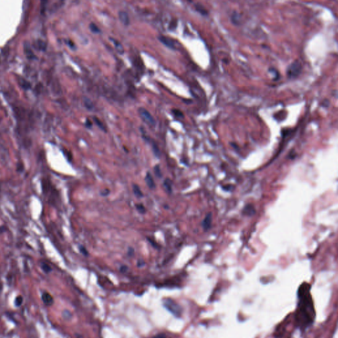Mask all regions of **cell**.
I'll use <instances>...</instances> for the list:
<instances>
[{"instance_id": "26", "label": "cell", "mask_w": 338, "mask_h": 338, "mask_svg": "<svg viewBox=\"0 0 338 338\" xmlns=\"http://www.w3.org/2000/svg\"><path fill=\"white\" fill-rule=\"evenodd\" d=\"M128 254L129 256H131L134 254V250L132 248H129Z\"/></svg>"}, {"instance_id": "11", "label": "cell", "mask_w": 338, "mask_h": 338, "mask_svg": "<svg viewBox=\"0 0 338 338\" xmlns=\"http://www.w3.org/2000/svg\"><path fill=\"white\" fill-rule=\"evenodd\" d=\"M110 40L112 42L113 45L115 46V48L117 50V52L119 53L120 54H123L124 53V47H123L121 43H120L118 40H117L116 39H114V38H110Z\"/></svg>"}, {"instance_id": "18", "label": "cell", "mask_w": 338, "mask_h": 338, "mask_svg": "<svg viewBox=\"0 0 338 338\" xmlns=\"http://www.w3.org/2000/svg\"><path fill=\"white\" fill-rule=\"evenodd\" d=\"M136 208L137 211L138 212L142 213V214H144L146 212V210H145V207H144V205H142V204H136Z\"/></svg>"}, {"instance_id": "19", "label": "cell", "mask_w": 338, "mask_h": 338, "mask_svg": "<svg viewBox=\"0 0 338 338\" xmlns=\"http://www.w3.org/2000/svg\"><path fill=\"white\" fill-rule=\"evenodd\" d=\"M23 302V297L21 295L17 296L15 298V304L17 307H19L20 306H21Z\"/></svg>"}, {"instance_id": "7", "label": "cell", "mask_w": 338, "mask_h": 338, "mask_svg": "<svg viewBox=\"0 0 338 338\" xmlns=\"http://www.w3.org/2000/svg\"><path fill=\"white\" fill-rule=\"evenodd\" d=\"M118 17L119 19L123 25L126 26H128L130 23V17H129L127 12L124 11H120L118 12Z\"/></svg>"}, {"instance_id": "24", "label": "cell", "mask_w": 338, "mask_h": 338, "mask_svg": "<svg viewBox=\"0 0 338 338\" xmlns=\"http://www.w3.org/2000/svg\"><path fill=\"white\" fill-rule=\"evenodd\" d=\"M85 105L86 106V107L88 108V109H91V108H92L93 107V104L92 102L90 101V100L89 99H87L85 101Z\"/></svg>"}, {"instance_id": "12", "label": "cell", "mask_w": 338, "mask_h": 338, "mask_svg": "<svg viewBox=\"0 0 338 338\" xmlns=\"http://www.w3.org/2000/svg\"><path fill=\"white\" fill-rule=\"evenodd\" d=\"M163 186L165 191L169 194H171L172 193V182L169 178H166L164 180Z\"/></svg>"}, {"instance_id": "17", "label": "cell", "mask_w": 338, "mask_h": 338, "mask_svg": "<svg viewBox=\"0 0 338 338\" xmlns=\"http://www.w3.org/2000/svg\"><path fill=\"white\" fill-rule=\"evenodd\" d=\"M154 172H155V174L156 175V176L158 178H162L163 174H162V172H161V170L159 165H155L154 167Z\"/></svg>"}, {"instance_id": "8", "label": "cell", "mask_w": 338, "mask_h": 338, "mask_svg": "<svg viewBox=\"0 0 338 338\" xmlns=\"http://www.w3.org/2000/svg\"><path fill=\"white\" fill-rule=\"evenodd\" d=\"M158 40H159L164 45H165L166 46L168 47V48L171 49L175 48L174 43L173 42V41L170 39H169V38L161 35V36L158 37Z\"/></svg>"}, {"instance_id": "1", "label": "cell", "mask_w": 338, "mask_h": 338, "mask_svg": "<svg viewBox=\"0 0 338 338\" xmlns=\"http://www.w3.org/2000/svg\"><path fill=\"white\" fill-rule=\"evenodd\" d=\"M310 286L304 284L299 289V304L296 312V323L301 329H305L312 324L315 318V312L312 297L310 294Z\"/></svg>"}, {"instance_id": "28", "label": "cell", "mask_w": 338, "mask_h": 338, "mask_svg": "<svg viewBox=\"0 0 338 338\" xmlns=\"http://www.w3.org/2000/svg\"><path fill=\"white\" fill-rule=\"evenodd\" d=\"M91 126H92V123H91V122L89 121V119L87 120V122H86V126H87V128H90Z\"/></svg>"}, {"instance_id": "2", "label": "cell", "mask_w": 338, "mask_h": 338, "mask_svg": "<svg viewBox=\"0 0 338 338\" xmlns=\"http://www.w3.org/2000/svg\"><path fill=\"white\" fill-rule=\"evenodd\" d=\"M163 305L169 312L176 317H180L182 314V308L178 303L171 299L166 298L163 301Z\"/></svg>"}, {"instance_id": "20", "label": "cell", "mask_w": 338, "mask_h": 338, "mask_svg": "<svg viewBox=\"0 0 338 338\" xmlns=\"http://www.w3.org/2000/svg\"><path fill=\"white\" fill-rule=\"evenodd\" d=\"M41 267H42L43 272L46 273H49L50 272H52L51 267L48 264H47L46 263H42V265H41Z\"/></svg>"}, {"instance_id": "27", "label": "cell", "mask_w": 338, "mask_h": 338, "mask_svg": "<svg viewBox=\"0 0 338 338\" xmlns=\"http://www.w3.org/2000/svg\"><path fill=\"white\" fill-rule=\"evenodd\" d=\"M154 338H166V336L164 334H158L156 336H155Z\"/></svg>"}, {"instance_id": "25", "label": "cell", "mask_w": 338, "mask_h": 338, "mask_svg": "<svg viewBox=\"0 0 338 338\" xmlns=\"http://www.w3.org/2000/svg\"><path fill=\"white\" fill-rule=\"evenodd\" d=\"M109 192H110V190H108V189H105V190H104L103 191H102V192H101V194L102 196H107V195L109 194Z\"/></svg>"}, {"instance_id": "29", "label": "cell", "mask_w": 338, "mask_h": 338, "mask_svg": "<svg viewBox=\"0 0 338 338\" xmlns=\"http://www.w3.org/2000/svg\"><path fill=\"white\" fill-rule=\"evenodd\" d=\"M127 269H128V267H127V266H122V267H121V268H120V271L124 272H126V270H127Z\"/></svg>"}, {"instance_id": "13", "label": "cell", "mask_w": 338, "mask_h": 338, "mask_svg": "<svg viewBox=\"0 0 338 338\" xmlns=\"http://www.w3.org/2000/svg\"><path fill=\"white\" fill-rule=\"evenodd\" d=\"M132 189H133V192L134 195L136 196L137 198H142L143 197V193L142 192V190H141L140 187L138 186L137 184H134L132 186Z\"/></svg>"}, {"instance_id": "15", "label": "cell", "mask_w": 338, "mask_h": 338, "mask_svg": "<svg viewBox=\"0 0 338 338\" xmlns=\"http://www.w3.org/2000/svg\"><path fill=\"white\" fill-rule=\"evenodd\" d=\"M89 28H90V30L91 31V32H92V33H93L98 34V33H101V30H100V28L98 27L97 25H95L94 23H90Z\"/></svg>"}, {"instance_id": "14", "label": "cell", "mask_w": 338, "mask_h": 338, "mask_svg": "<svg viewBox=\"0 0 338 338\" xmlns=\"http://www.w3.org/2000/svg\"><path fill=\"white\" fill-rule=\"evenodd\" d=\"M195 7L196 9V10L198 11V12L200 13L201 15H205L207 14V10L205 9L204 8V7L203 6V5L200 4H197L195 5Z\"/></svg>"}, {"instance_id": "21", "label": "cell", "mask_w": 338, "mask_h": 338, "mask_svg": "<svg viewBox=\"0 0 338 338\" xmlns=\"http://www.w3.org/2000/svg\"><path fill=\"white\" fill-rule=\"evenodd\" d=\"M79 251H80L81 253L83 255H84L85 256H89V252H88L87 250L86 249V248H85L84 246L79 245Z\"/></svg>"}, {"instance_id": "3", "label": "cell", "mask_w": 338, "mask_h": 338, "mask_svg": "<svg viewBox=\"0 0 338 338\" xmlns=\"http://www.w3.org/2000/svg\"><path fill=\"white\" fill-rule=\"evenodd\" d=\"M302 70V64L296 60L290 64L287 69V77L289 79H295L301 74Z\"/></svg>"}, {"instance_id": "6", "label": "cell", "mask_w": 338, "mask_h": 338, "mask_svg": "<svg viewBox=\"0 0 338 338\" xmlns=\"http://www.w3.org/2000/svg\"><path fill=\"white\" fill-rule=\"evenodd\" d=\"M211 221H212V214L211 213H209L206 215V216L205 217L204 219L203 220V221L201 223L202 227L204 228V231H207L211 228Z\"/></svg>"}, {"instance_id": "22", "label": "cell", "mask_w": 338, "mask_h": 338, "mask_svg": "<svg viewBox=\"0 0 338 338\" xmlns=\"http://www.w3.org/2000/svg\"><path fill=\"white\" fill-rule=\"evenodd\" d=\"M93 120H94V122H95V124L97 125L100 128L102 129V130H104V127L103 124H102V123L101 122V120H100L99 118H97L96 117H93Z\"/></svg>"}, {"instance_id": "9", "label": "cell", "mask_w": 338, "mask_h": 338, "mask_svg": "<svg viewBox=\"0 0 338 338\" xmlns=\"http://www.w3.org/2000/svg\"><path fill=\"white\" fill-rule=\"evenodd\" d=\"M145 181L146 182L147 185L148 187L150 189L153 190L155 188V187H156V184H155V183L154 179H153V178L152 174L149 172H147L146 173V175H145Z\"/></svg>"}, {"instance_id": "10", "label": "cell", "mask_w": 338, "mask_h": 338, "mask_svg": "<svg viewBox=\"0 0 338 338\" xmlns=\"http://www.w3.org/2000/svg\"><path fill=\"white\" fill-rule=\"evenodd\" d=\"M255 213H256L255 208L254 207V205L252 204L246 205V206L244 207L242 211V213L248 216L253 215L255 214Z\"/></svg>"}, {"instance_id": "5", "label": "cell", "mask_w": 338, "mask_h": 338, "mask_svg": "<svg viewBox=\"0 0 338 338\" xmlns=\"http://www.w3.org/2000/svg\"><path fill=\"white\" fill-rule=\"evenodd\" d=\"M42 301L43 303L47 307H50L54 304V298L53 296L48 292H44L42 294Z\"/></svg>"}, {"instance_id": "4", "label": "cell", "mask_w": 338, "mask_h": 338, "mask_svg": "<svg viewBox=\"0 0 338 338\" xmlns=\"http://www.w3.org/2000/svg\"><path fill=\"white\" fill-rule=\"evenodd\" d=\"M138 114H139L140 118L143 121L145 124L149 126L150 127H154L156 125V122H155L154 118L152 116L151 113L147 110L145 109V108L140 107L138 108Z\"/></svg>"}, {"instance_id": "23", "label": "cell", "mask_w": 338, "mask_h": 338, "mask_svg": "<svg viewBox=\"0 0 338 338\" xmlns=\"http://www.w3.org/2000/svg\"><path fill=\"white\" fill-rule=\"evenodd\" d=\"M172 112L177 117H183V113L179 110H172Z\"/></svg>"}, {"instance_id": "16", "label": "cell", "mask_w": 338, "mask_h": 338, "mask_svg": "<svg viewBox=\"0 0 338 338\" xmlns=\"http://www.w3.org/2000/svg\"><path fill=\"white\" fill-rule=\"evenodd\" d=\"M240 16L239 13H237L236 12H234L233 15H232L231 16V20L232 22H233L234 24L235 25H238L239 24V21H240Z\"/></svg>"}]
</instances>
